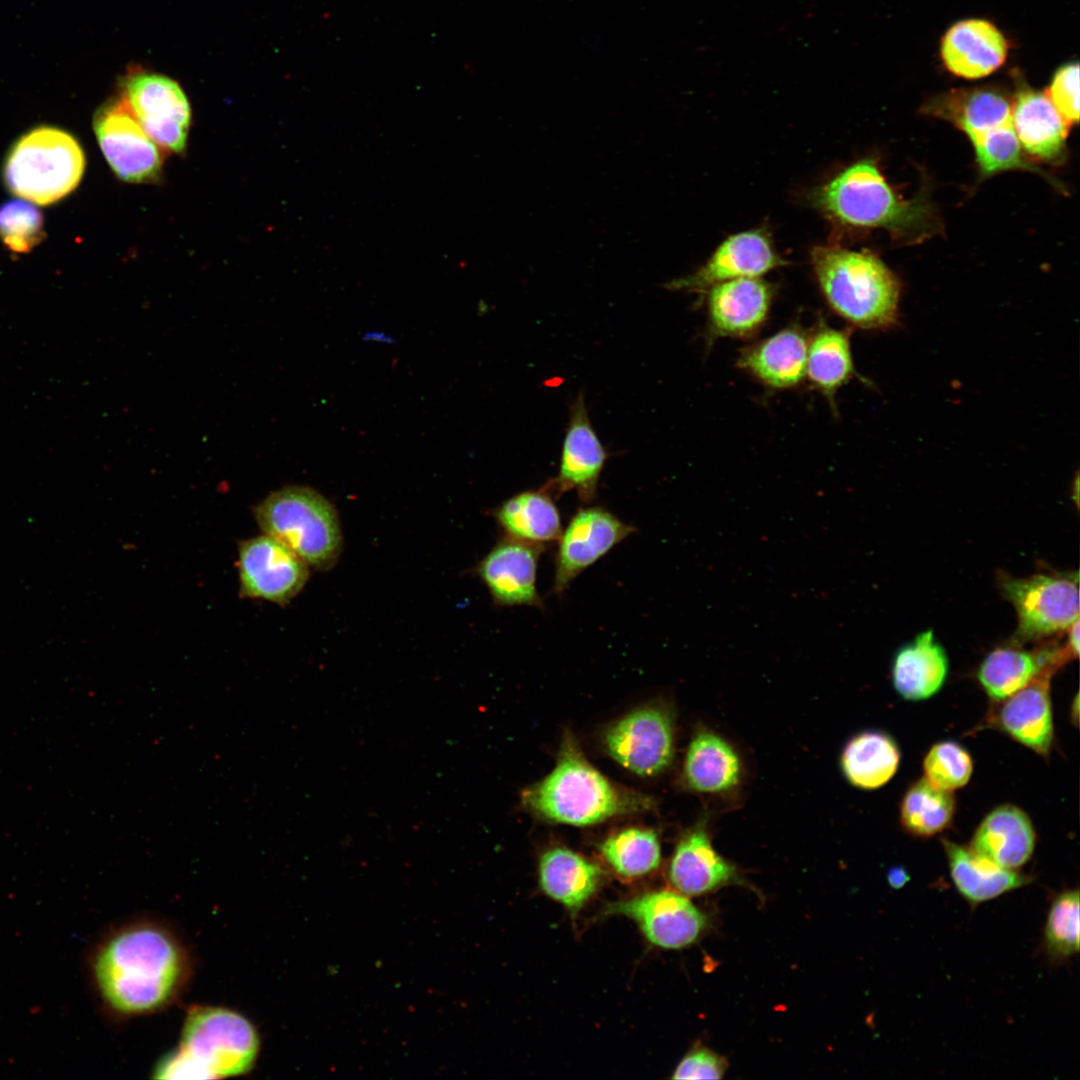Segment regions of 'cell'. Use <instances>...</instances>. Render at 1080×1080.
I'll return each mask as SVG.
<instances>
[{"label": "cell", "mask_w": 1080, "mask_h": 1080, "mask_svg": "<svg viewBox=\"0 0 1080 1080\" xmlns=\"http://www.w3.org/2000/svg\"><path fill=\"white\" fill-rule=\"evenodd\" d=\"M150 138L163 150L182 153L191 126V107L173 79L147 71H133L121 94Z\"/></svg>", "instance_id": "obj_10"}, {"label": "cell", "mask_w": 1080, "mask_h": 1080, "mask_svg": "<svg viewBox=\"0 0 1080 1080\" xmlns=\"http://www.w3.org/2000/svg\"><path fill=\"white\" fill-rule=\"evenodd\" d=\"M257 524L309 567L330 569L342 550V533L333 505L316 490L287 486L254 508Z\"/></svg>", "instance_id": "obj_7"}, {"label": "cell", "mask_w": 1080, "mask_h": 1080, "mask_svg": "<svg viewBox=\"0 0 1080 1080\" xmlns=\"http://www.w3.org/2000/svg\"><path fill=\"white\" fill-rule=\"evenodd\" d=\"M925 779L933 786L953 791L969 781L973 763L969 753L954 741L935 744L924 758Z\"/></svg>", "instance_id": "obj_39"}, {"label": "cell", "mask_w": 1080, "mask_h": 1080, "mask_svg": "<svg viewBox=\"0 0 1080 1080\" xmlns=\"http://www.w3.org/2000/svg\"><path fill=\"white\" fill-rule=\"evenodd\" d=\"M1071 714H1072V720L1077 723L1078 722V716H1079V698H1078V695L1075 696V699H1074V701L1072 703Z\"/></svg>", "instance_id": "obj_44"}, {"label": "cell", "mask_w": 1080, "mask_h": 1080, "mask_svg": "<svg viewBox=\"0 0 1080 1080\" xmlns=\"http://www.w3.org/2000/svg\"><path fill=\"white\" fill-rule=\"evenodd\" d=\"M1011 123L1023 150L1031 156L1046 162L1063 157L1071 125L1046 93L1020 89L1012 101Z\"/></svg>", "instance_id": "obj_24"}, {"label": "cell", "mask_w": 1080, "mask_h": 1080, "mask_svg": "<svg viewBox=\"0 0 1080 1080\" xmlns=\"http://www.w3.org/2000/svg\"><path fill=\"white\" fill-rule=\"evenodd\" d=\"M1072 657L1065 645L1044 646L1036 650L999 647L982 661L977 678L986 693L1001 701L1020 690L1044 672L1054 673Z\"/></svg>", "instance_id": "obj_23"}, {"label": "cell", "mask_w": 1080, "mask_h": 1080, "mask_svg": "<svg viewBox=\"0 0 1080 1080\" xmlns=\"http://www.w3.org/2000/svg\"><path fill=\"white\" fill-rule=\"evenodd\" d=\"M1065 646L1072 658L1079 655V620L1075 621L1068 629Z\"/></svg>", "instance_id": "obj_42"}, {"label": "cell", "mask_w": 1080, "mask_h": 1080, "mask_svg": "<svg viewBox=\"0 0 1080 1080\" xmlns=\"http://www.w3.org/2000/svg\"><path fill=\"white\" fill-rule=\"evenodd\" d=\"M706 299L707 339H750L768 321L774 288L757 278H738L710 287Z\"/></svg>", "instance_id": "obj_16"}, {"label": "cell", "mask_w": 1080, "mask_h": 1080, "mask_svg": "<svg viewBox=\"0 0 1080 1080\" xmlns=\"http://www.w3.org/2000/svg\"><path fill=\"white\" fill-rule=\"evenodd\" d=\"M668 878L675 890L686 896L705 894L737 880L735 866L714 848L706 818L679 839L669 863Z\"/></svg>", "instance_id": "obj_21"}, {"label": "cell", "mask_w": 1080, "mask_h": 1080, "mask_svg": "<svg viewBox=\"0 0 1080 1080\" xmlns=\"http://www.w3.org/2000/svg\"><path fill=\"white\" fill-rule=\"evenodd\" d=\"M609 912L634 920L646 939L664 949L694 943L706 926V917L686 895L672 890L647 892L617 902Z\"/></svg>", "instance_id": "obj_15"}, {"label": "cell", "mask_w": 1080, "mask_h": 1080, "mask_svg": "<svg viewBox=\"0 0 1080 1080\" xmlns=\"http://www.w3.org/2000/svg\"><path fill=\"white\" fill-rule=\"evenodd\" d=\"M606 459L607 453L590 423L580 394L571 407L558 474L543 488L554 498L574 490L583 503L589 504L596 498Z\"/></svg>", "instance_id": "obj_18"}, {"label": "cell", "mask_w": 1080, "mask_h": 1080, "mask_svg": "<svg viewBox=\"0 0 1080 1080\" xmlns=\"http://www.w3.org/2000/svg\"><path fill=\"white\" fill-rule=\"evenodd\" d=\"M850 338L849 328H834L823 319L809 332L805 378L833 412H837V392L857 376Z\"/></svg>", "instance_id": "obj_27"}, {"label": "cell", "mask_w": 1080, "mask_h": 1080, "mask_svg": "<svg viewBox=\"0 0 1080 1080\" xmlns=\"http://www.w3.org/2000/svg\"><path fill=\"white\" fill-rule=\"evenodd\" d=\"M1008 44L1001 31L983 19L962 20L949 28L941 43L945 67L966 79L996 71L1006 60Z\"/></svg>", "instance_id": "obj_22"}, {"label": "cell", "mask_w": 1080, "mask_h": 1080, "mask_svg": "<svg viewBox=\"0 0 1080 1080\" xmlns=\"http://www.w3.org/2000/svg\"><path fill=\"white\" fill-rule=\"evenodd\" d=\"M523 805L545 820L589 826L650 807L644 795L612 783L585 758L571 735L562 741L556 765L523 791Z\"/></svg>", "instance_id": "obj_3"}, {"label": "cell", "mask_w": 1080, "mask_h": 1080, "mask_svg": "<svg viewBox=\"0 0 1080 1080\" xmlns=\"http://www.w3.org/2000/svg\"><path fill=\"white\" fill-rule=\"evenodd\" d=\"M85 167L84 151L72 134L42 125L27 131L11 146L2 174L12 194L47 206L75 190Z\"/></svg>", "instance_id": "obj_6"}, {"label": "cell", "mask_w": 1080, "mask_h": 1080, "mask_svg": "<svg viewBox=\"0 0 1080 1080\" xmlns=\"http://www.w3.org/2000/svg\"><path fill=\"white\" fill-rule=\"evenodd\" d=\"M928 112L950 121L973 141L1011 123L1012 101L996 88L954 90L929 104Z\"/></svg>", "instance_id": "obj_30"}, {"label": "cell", "mask_w": 1080, "mask_h": 1080, "mask_svg": "<svg viewBox=\"0 0 1080 1080\" xmlns=\"http://www.w3.org/2000/svg\"><path fill=\"white\" fill-rule=\"evenodd\" d=\"M1047 96L1070 124L1079 119V65L1068 63L1060 67L1046 92Z\"/></svg>", "instance_id": "obj_40"}, {"label": "cell", "mask_w": 1080, "mask_h": 1080, "mask_svg": "<svg viewBox=\"0 0 1080 1080\" xmlns=\"http://www.w3.org/2000/svg\"><path fill=\"white\" fill-rule=\"evenodd\" d=\"M604 861L622 878L635 879L656 870L661 846L655 831L630 827L608 836L600 845Z\"/></svg>", "instance_id": "obj_34"}, {"label": "cell", "mask_w": 1080, "mask_h": 1080, "mask_svg": "<svg viewBox=\"0 0 1080 1080\" xmlns=\"http://www.w3.org/2000/svg\"><path fill=\"white\" fill-rule=\"evenodd\" d=\"M811 264L822 296L837 316L862 330H885L899 317L900 284L885 263L867 250L816 246Z\"/></svg>", "instance_id": "obj_4"}, {"label": "cell", "mask_w": 1080, "mask_h": 1080, "mask_svg": "<svg viewBox=\"0 0 1080 1080\" xmlns=\"http://www.w3.org/2000/svg\"><path fill=\"white\" fill-rule=\"evenodd\" d=\"M538 876L543 892L575 913L597 890L602 871L571 849L553 847L541 855Z\"/></svg>", "instance_id": "obj_31"}, {"label": "cell", "mask_w": 1080, "mask_h": 1080, "mask_svg": "<svg viewBox=\"0 0 1080 1080\" xmlns=\"http://www.w3.org/2000/svg\"><path fill=\"white\" fill-rule=\"evenodd\" d=\"M900 751L894 739L881 731H863L852 737L842 750L841 770L847 781L860 789L872 790L886 784L896 773Z\"/></svg>", "instance_id": "obj_33"}, {"label": "cell", "mask_w": 1080, "mask_h": 1080, "mask_svg": "<svg viewBox=\"0 0 1080 1080\" xmlns=\"http://www.w3.org/2000/svg\"><path fill=\"white\" fill-rule=\"evenodd\" d=\"M954 812L955 799L951 791L939 789L922 778L906 791L900 806V820L912 835L930 837L950 824Z\"/></svg>", "instance_id": "obj_35"}, {"label": "cell", "mask_w": 1080, "mask_h": 1080, "mask_svg": "<svg viewBox=\"0 0 1080 1080\" xmlns=\"http://www.w3.org/2000/svg\"><path fill=\"white\" fill-rule=\"evenodd\" d=\"M971 143L984 176L1011 169L1037 171L1024 156L1012 123L995 128Z\"/></svg>", "instance_id": "obj_37"}, {"label": "cell", "mask_w": 1080, "mask_h": 1080, "mask_svg": "<svg viewBox=\"0 0 1080 1080\" xmlns=\"http://www.w3.org/2000/svg\"><path fill=\"white\" fill-rule=\"evenodd\" d=\"M725 1060L706 1048L687 1054L677 1065L673 1079H720L726 1071Z\"/></svg>", "instance_id": "obj_41"}, {"label": "cell", "mask_w": 1080, "mask_h": 1080, "mask_svg": "<svg viewBox=\"0 0 1080 1080\" xmlns=\"http://www.w3.org/2000/svg\"><path fill=\"white\" fill-rule=\"evenodd\" d=\"M554 499L544 488L523 491L506 499L493 515L504 536L546 546L563 530Z\"/></svg>", "instance_id": "obj_32"}, {"label": "cell", "mask_w": 1080, "mask_h": 1080, "mask_svg": "<svg viewBox=\"0 0 1080 1080\" xmlns=\"http://www.w3.org/2000/svg\"><path fill=\"white\" fill-rule=\"evenodd\" d=\"M785 265L767 231L757 228L727 237L693 273L672 280L671 290L704 294L710 287L738 278H757Z\"/></svg>", "instance_id": "obj_14"}, {"label": "cell", "mask_w": 1080, "mask_h": 1080, "mask_svg": "<svg viewBox=\"0 0 1080 1080\" xmlns=\"http://www.w3.org/2000/svg\"><path fill=\"white\" fill-rule=\"evenodd\" d=\"M948 658L931 630L901 647L892 663V683L906 700H925L936 694L948 674Z\"/></svg>", "instance_id": "obj_28"}, {"label": "cell", "mask_w": 1080, "mask_h": 1080, "mask_svg": "<svg viewBox=\"0 0 1080 1080\" xmlns=\"http://www.w3.org/2000/svg\"><path fill=\"white\" fill-rule=\"evenodd\" d=\"M635 531L604 507L578 509L557 540L553 592L563 595L581 572Z\"/></svg>", "instance_id": "obj_12"}, {"label": "cell", "mask_w": 1080, "mask_h": 1080, "mask_svg": "<svg viewBox=\"0 0 1080 1080\" xmlns=\"http://www.w3.org/2000/svg\"><path fill=\"white\" fill-rule=\"evenodd\" d=\"M1043 948L1055 963L1079 952L1078 889L1064 890L1053 898L1044 926Z\"/></svg>", "instance_id": "obj_36"}, {"label": "cell", "mask_w": 1080, "mask_h": 1080, "mask_svg": "<svg viewBox=\"0 0 1080 1080\" xmlns=\"http://www.w3.org/2000/svg\"><path fill=\"white\" fill-rule=\"evenodd\" d=\"M308 568L293 551L267 534L239 545L240 593L244 597L286 604L306 584Z\"/></svg>", "instance_id": "obj_13"}, {"label": "cell", "mask_w": 1080, "mask_h": 1080, "mask_svg": "<svg viewBox=\"0 0 1080 1080\" xmlns=\"http://www.w3.org/2000/svg\"><path fill=\"white\" fill-rule=\"evenodd\" d=\"M546 546L504 536L477 566V573L497 606L545 609L537 589V568Z\"/></svg>", "instance_id": "obj_17"}, {"label": "cell", "mask_w": 1080, "mask_h": 1080, "mask_svg": "<svg viewBox=\"0 0 1080 1080\" xmlns=\"http://www.w3.org/2000/svg\"><path fill=\"white\" fill-rule=\"evenodd\" d=\"M609 755L632 773L650 777L664 772L675 754L674 720L660 705L634 710L604 733Z\"/></svg>", "instance_id": "obj_11"}, {"label": "cell", "mask_w": 1080, "mask_h": 1080, "mask_svg": "<svg viewBox=\"0 0 1080 1080\" xmlns=\"http://www.w3.org/2000/svg\"><path fill=\"white\" fill-rule=\"evenodd\" d=\"M260 1040L253 1024L222 1007L194 1006L184 1020L180 1043L154 1069V1078L215 1079L252 1069Z\"/></svg>", "instance_id": "obj_5"}, {"label": "cell", "mask_w": 1080, "mask_h": 1080, "mask_svg": "<svg viewBox=\"0 0 1080 1080\" xmlns=\"http://www.w3.org/2000/svg\"><path fill=\"white\" fill-rule=\"evenodd\" d=\"M1035 831L1028 815L1013 805L992 810L980 823L970 849L996 865L1016 870L1032 856Z\"/></svg>", "instance_id": "obj_26"}, {"label": "cell", "mask_w": 1080, "mask_h": 1080, "mask_svg": "<svg viewBox=\"0 0 1080 1080\" xmlns=\"http://www.w3.org/2000/svg\"><path fill=\"white\" fill-rule=\"evenodd\" d=\"M1000 588L1017 612L1016 642L1051 636L1079 620L1077 574L1039 573L1026 578L1004 575L1000 577Z\"/></svg>", "instance_id": "obj_8"}, {"label": "cell", "mask_w": 1080, "mask_h": 1080, "mask_svg": "<svg viewBox=\"0 0 1080 1080\" xmlns=\"http://www.w3.org/2000/svg\"><path fill=\"white\" fill-rule=\"evenodd\" d=\"M951 879L958 893L971 905L993 900L1031 882V877L1006 869L970 848L943 842Z\"/></svg>", "instance_id": "obj_29"}, {"label": "cell", "mask_w": 1080, "mask_h": 1080, "mask_svg": "<svg viewBox=\"0 0 1080 1080\" xmlns=\"http://www.w3.org/2000/svg\"><path fill=\"white\" fill-rule=\"evenodd\" d=\"M1052 672H1044L1003 701L996 719L1000 728L1038 754H1048L1053 741L1050 699Z\"/></svg>", "instance_id": "obj_25"}, {"label": "cell", "mask_w": 1080, "mask_h": 1080, "mask_svg": "<svg viewBox=\"0 0 1080 1080\" xmlns=\"http://www.w3.org/2000/svg\"><path fill=\"white\" fill-rule=\"evenodd\" d=\"M93 129L106 162L120 180L144 184L159 179L163 150L146 133L122 95L97 110Z\"/></svg>", "instance_id": "obj_9"}, {"label": "cell", "mask_w": 1080, "mask_h": 1080, "mask_svg": "<svg viewBox=\"0 0 1080 1080\" xmlns=\"http://www.w3.org/2000/svg\"><path fill=\"white\" fill-rule=\"evenodd\" d=\"M187 970V956L177 939L149 923L113 934L93 961L99 992L123 1015L151 1013L168 1005L181 990Z\"/></svg>", "instance_id": "obj_1"}, {"label": "cell", "mask_w": 1080, "mask_h": 1080, "mask_svg": "<svg viewBox=\"0 0 1080 1080\" xmlns=\"http://www.w3.org/2000/svg\"><path fill=\"white\" fill-rule=\"evenodd\" d=\"M910 879L909 874L904 868L895 866L888 871L887 880L888 884L894 888H902Z\"/></svg>", "instance_id": "obj_43"}, {"label": "cell", "mask_w": 1080, "mask_h": 1080, "mask_svg": "<svg viewBox=\"0 0 1080 1080\" xmlns=\"http://www.w3.org/2000/svg\"><path fill=\"white\" fill-rule=\"evenodd\" d=\"M743 779L744 765L736 748L716 731L697 728L684 755L682 785L698 795L727 797L740 789Z\"/></svg>", "instance_id": "obj_19"}, {"label": "cell", "mask_w": 1080, "mask_h": 1080, "mask_svg": "<svg viewBox=\"0 0 1080 1080\" xmlns=\"http://www.w3.org/2000/svg\"><path fill=\"white\" fill-rule=\"evenodd\" d=\"M810 202L832 222L853 228H882L896 239L918 241L936 231L931 202L901 198L877 163L864 158L839 171L810 193Z\"/></svg>", "instance_id": "obj_2"}, {"label": "cell", "mask_w": 1080, "mask_h": 1080, "mask_svg": "<svg viewBox=\"0 0 1080 1080\" xmlns=\"http://www.w3.org/2000/svg\"><path fill=\"white\" fill-rule=\"evenodd\" d=\"M808 343L809 333L798 323H791L745 346L736 366L769 389H792L805 380Z\"/></svg>", "instance_id": "obj_20"}, {"label": "cell", "mask_w": 1080, "mask_h": 1080, "mask_svg": "<svg viewBox=\"0 0 1080 1080\" xmlns=\"http://www.w3.org/2000/svg\"><path fill=\"white\" fill-rule=\"evenodd\" d=\"M41 212L31 203L11 200L0 205V240L14 253H28L44 238Z\"/></svg>", "instance_id": "obj_38"}]
</instances>
